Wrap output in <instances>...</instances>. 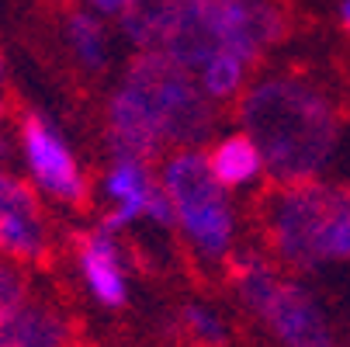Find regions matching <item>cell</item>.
Here are the masks:
<instances>
[{
    "label": "cell",
    "mask_w": 350,
    "mask_h": 347,
    "mask_svg": "<svg viewBox=\"0 0 350 347\" xmlns=\"http://www.w3.org/2000/svg\"><path fill=\"white\" fill-rule=\"evenodd\" d=\"M340 28L350 35V0H343V4H340Z\"/></svg>",
    "instance_id": "obj_16"
},
{
    "label": "cell",
    "mask_w": 350,
    "mask_h": 347,
    "mask_svg": "<svg viewBox=\"0 0 350 347\" xmlns=\"http://www.w3.org/2000/svg\"><path fill=\"white\" fill-rule=\"evenodd\" d=\"M25 295H28V278H25L21 264L0 257V316L8 309H14Z\"/></svg>",
    "instance_id": "obj_15"
},
{
    "label": "cell",
    "mask_w": 350,
    "mask_h": 347,
    "mask_svg": "<svg viewBox=\"0 0 350 347\" xmlns=\"http://www.w3.org/2000/svg\"><path fill=\"white\" fill-rule=\"evenodd\" d=\"M257 205L264 250L288 274L350 264V184L323 177L271 184Z\"/></svg>",
    "instance_id": "obj_3"
},
{
    "label": "cell",
    "mask_w": 350,
    "mask_h": 347,
    "mask_svg": "<svg viewBox=\"0 0 350 347\" xmlns=\"http://www.w3.org/2000/svg\"><path fill=\"white\" fill-rule=\"evenodd\" d=\"M0 347H77V323L59 303L28 292L0 316Z\"/></svg>",
    "instance_id": "obj_10"
},
{
    "label": "cell",
    "mask_w": 350,
    "mask_h": 347,
    "mask_svg": "<svg viewBox=\"0 0 350 347\" xmlns=\"http://www.w3.org/2000/svg\"><path fill=\"white\" fill-rule=\"evenodd\" d=\"M63 38H66V49L73 63L83 70V73H105L108 63H111V35H108V25L105 18L90 11L87 4H73L66 11V21H63Z\"/></svg>",
    "instance_id": "obj_12"
},
{
    "label": "cell",
    "mask_w": 350,
    "mask_h": 347,
    "mask_svg": "<svg viewBox=\"0 0 350 347\" xmlns=\"http://www.w3.org/2000/svg\"><path fill=\"white\" fill-rule=\"evenodd\" d=\"M264 323L278 347H340V337L319 299L295 274H281L264 303L250 313Z\"/></svg>",
    "instance_id": "obj_7"
},
{
    "label": "cell",
    "mask_w": 350,
    "mask_h": 347,
    "mask_svg": "<svg viewBox=\"0 0 350 347\" xmlns=\"http://www.w3.org/2000/svg\"><path fill=\"white\" fill-rule=\"evenodd\" d=\"M8 115V97H4V90H0V118Z\"/></svg>",
    "instance_id": "obj_17"
},
{
    "label": "cell",
    "mask_w": 350,
    "mask_h": 347,
    "mask_svg": "<svg viewBox=\"0 0 350 347\" xmlns=\"http://www.w3.org/2000/svg\"><path fill=\"white\" fill-rule=\"evenodd\" d=\"M254 66H250L246 60L232 56V53H215L202 70H198V83H202V90L212 97L215 105H236L239 101V94L246 90V83L254 80Z\"/></svg>",
    "instance_id": "obj_13"
},
{
    "label": "cell",
    "mask_w": 350,
    "mask_h": 347,
    "mask_svg": "<svg viewBox=\"0 0 350 347\" xmlns=\"http://www.w3.org/2000/svg\"><path fill=\"white\" fill-rule=\"evenodd\" d=\"M174 330L191 347H226L229 344V323L205 303H184L174 313Z\"/></svg>",
    "instance_id": "obj_14"
},
{
    "label": "cell",
    "mask_w": 350,
    "mask_h": 347,
    "mask_svg": "<svg viewBox=\"0 0 350 347\" xmlns=\"http://www.w3.org/2000/svg\"><path fill=\"white\" fill-rule=\"evenodd\" d=\"M21 160L28 170V184L56 205L77 209L90 198L87 170L63 136V129L49 118L45 112H28L21 118Z\"/></svg>",
    "instance_id": "obj_5"
},
{
    "label": "cell",
    "mask_w": 350,
    "mask_h": 347,
    "mask_svg": "<svg viewBox=\"0 0 350 347\" xmlns=\"http://www.w3.org/2000/svg\"><path fill=\"white\" fill-rule=\"evenodd\" d=\"M157 177L174 205V229L191 257L205 268H222L239 240V216L232 194L215 181L202 146L170 150L157 164Z\"/></svg>",
    "instance_id": "obj_4"
},
{
    "label": "cell",
    "mask_w": 350,
    "mask_h": 347,
    "mask_svg": "<svg viewBox=\"0 0 350 347\" xmlns=\"http://www.w3.org/2000/svg\"><path fill=\"white\" fill-rule=\"evenodd\" d=\"M236 129L260 146L267 181H312L333 164L343 136V112L309 73H254L236 101Z\"/></svg>",
    "instance_id": "obj_2"
},
{
    "label": "cell",
    "mask_w": 350,
    "mask_h": 347,
    "mask_svg": "<svg viewBox=\"0 0 350 347\" xmlns=\"http://www.w3.org/2000/svg\"><path fill=\"white\" fill-rule=\"evenodd\" d=\"M222 129V105L163 49H139L105 105L108 157L160 164L170 150L205 146Z\"/></svg>",
    "instance_id": "obj_1"
},
{
    "label": "cell",
    "mask_w": 350,
    "mask_h": 347,
    "mask_svg": "<svg viewBox=\"0 0 350 347\" xmlns=\"http://www.w3.org/2000/svg\"><path fill=\"white\" fill-rule=\"evenodd\" d=\"M101 198L105 212L97 226L108 233H125L135 222H153L160 229H174V205L157 177V164L135 157H108L101 174Z\"/></svg>",
    "instance_id": "obj_6"
},
{
    "label": "cell",
    "mask_w": 350,
    "mask_h": 347,
    "mask_svg": "<svg viewBox=\"0 0 350 347\" xmlns=\"http://www.w3.org/2000/svg\"><path fill=\"white\" fill-rule=\"evenodd\" d=\"M73 264L83 292L101 309H125L132 299V261L118 233L105 226L80 229L73 240Z\"/></svg>",
    "instance_id": "obj_9"
},
{
    "label": "cell",
    "mask_w": 350,
    "mask_h": 347,
    "mask_svg": "<svg viewBox=\"0 0 350 347\" xmlns=\"http://www.w3.org/2000/svg\"><path fill=\"white\" fill-rule=\"evenodd\" d=\"M205 157H208V167H212L215 181H219L229 194L260 188V184L267 181V164H264L260 146L250 139L243 129L219 132V136L205 146Z\"/></svg>",
    "instance_id": "obj_11"
},
{
    "label": "cell",
    "mask_w": 350,
    "mask_h": 347,
    "mask_svg": "<svg viewBox=\"0 0 350 347\" xmlns=\"http://www.w3.org/2000/svg\"><path fill=\"white\" fill-rule=\"evenodd\" d=\"M53 250V233L42 209V194L0 170V257H8L21 268H35L49 261Z\"/></svg>",
    "instance_id": "obj_8"
}]
</instances>
